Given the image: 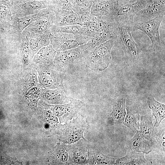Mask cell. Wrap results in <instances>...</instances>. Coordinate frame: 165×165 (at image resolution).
I'll return each mask as SVG.
<instances>
[{"label": "cell", "instance_id": "6da1fadb", "mask_svg": "<svg viewBox=\"0 0 165 165\" xmlns=\"http://www.w3.org/2000/svg\"><path fill=\"white\" fill-rule=\"evenodd\" d=\"M116 40L109 39L90 50L82 57L86 66L93 70L105 69L111 62V50Z\"/></svg>", "mask_w": 165, "mask_h": 165}, {"label": "cell", "instance_id": "7a4b0ae2", "mask_svg": "<svg viewBox=\"0 0 165 165\" xmlns=\"http://www.w3.org/2000/svg\"><path fill=\"white\" fill-rule=\"evenodd\" d=\"M50 44L56 51H62L75 48L87 43L92 37L80 34L51 33Z\"/></svg>", "mask_w": 165, "mask_h": 165}, {"label": "cell", "instance_id": "3957f363", "mask_svg": "<svg viewBox=\"0 0 165 165\" xmlns=\"http://www.w3.org/2000/svg\"><path fill=\"white\" fill-rule=\"evenodd\" d=\"M151 1V0H137L133 2L120 4L119 1L114 17V21L118 25L130 27L134 29V16Z\"/></svg>", "mask_w": 165, "mask_h": 165}, {"label": "cell", "instance_id": "277c9868", "mask_svg": "<svg viewBox=\"0 0 165 165\" xmlns=\"http://www.w3.org/2000/svg\"><path fill=\"white\" fill-rule=\"evenodd\" d=\"M164 15L162 14L148 21L134 24V29L142 31L149 37L154 52L160 51L162 49L163 43L160 39L159 29Z\"/></svg>", "mask_w": 165, "mask_h": 165}, {"label": "cell", "instance_id": "5b68a950", "mask_svg": "<svg viewBox=\"0 0 165 165\" xmlns=\"http://www.w3.org/2000/svg\"><path fill=\"white\" fill-rule=\"evenodd\" d=\"M66 69L53 64L44 65L41 67L39 82L44 87L53 89L63 87V80Z\"/></svg>", "mask_w": 165, "mask_h": 165}, {"label": "cell", "instance_id": "8992f818", "mask_svg": "<svg viewBox=\"0 0 165 165\" xmlns=\"http://www.w3.org/2000/svg\"><path fill=\"white\" fill-rule=\"evenodd\" d=\"M119 38L125 54L126 57L136 62L139 59L141 50L135 41L131 32L133 30L130 27L118 25Z\"/></svg>", "mask_w": 165, "mask_h": 165}, {"label": "cell", "instance_id": "52a82bcc", "mask_svg": "<svg viewBox=\"0 0 165 165\" xmlns=\"http://www.w3.org/2000/svg\"><path fill=\"white\" fill-rule=\"evenodd\" d=\"M47 8L58 9L56 5L49 3L37 0L23 1L11 9L12 15L18 17L37 13Z\"/></svg>", "mask_w": 165, "mask_h": 165}, {"label": "cell", "instance_id": "ba28073f", "mask_svg": "<svg viewBox=\"0 0 165 165\" xmlns=\"http://www.w3.org/2000/svg\"><path fill=\"white\" fill-rule=\"evenodd\" d=\"M90 43L81 45L72 49L62 51H57L53 64L66 69L75 60L83 57L91 49Z\"/></svg>", "mask_w": 165, "mask_h": 165}, {"label": "cell", "instance_id": "9c48e42d", "mask_svg": "<svg viewBox=\"0 0 165 165\" xmlns=\"http://www.w3.org/2000/svg\"><path fill=\"white\" fill-rule=\"evenodd\" d=\"M119 0H95L90 9V13L101 20L115 22L114 17Z\"/></svg>", "mask_w": 165, "mask_h": 165}, {"label": "cell", "instance_id": "30bf717a", "mask_svg": "<svg viewBox=\"0 0 165 165\" xmlns=\"http://www.w3.org/2000/svg\"><path fill=\"white\" fill-rule=\"evenodd\" d=\"M162 14H165V0H152L136 14L134 24L148 21Z\"/></svg>", "mask_w": 165, "mask_h": 165}, {"label": "cell", "instance_id": "8fae6325", "mask_svg": "<svg viewBox=\"0 0 165 165\" xmlns=\"http://www.w3.org/2000/svg\"><path fill=\"white\" fill-rule=\"evenodd\" d=\"M56 9L53 8H47L37 13L22 17H18L12 15L9 30L16 35L20 37L23 30L30 24L40 17L52 13Z\"/></svg>", "mask_w": 165, "mask_h": 165}, {"label": "cell", "instance_id": "7c38bea8", "mask_svg": "<svg viewBox=\"0 0 165 165\" xmlns=\"http://www.w3.org/2000/svg\"><path fill=\"white\" fill-rule=\"evenodd\" d=\"M50 21L52 25L57 26L81 25V19L75 12L60 9L50 14Z\"/></svg>", "mask_w": 165, "mask_h": 165}, {"label": "cell", "instance_id": "4fadbf2b", "mask_svg": "<svg viewBox=\"0 0 165 165\" xmlns=\"http://www.w3.org/2000/svg\"><path fill=\"white\" fill-rule=\"evenodd\" d=\"M153 144L147 140L140 130L136 131L130 140L129 146L132 151L148 154L151 152Z\"/></svg>", "mask_w": 165, "mask_h": 165}, {"label": "cell", "instance_id": "5bb4252c", "mask_svg": "<svg viewBox=\"0 0 165 165\" xmlns=\"http://www.w3.org/2000/svg\"><path fill=\"white\" fill-rule=\"evenodd\" d=\"M126 101V98L122 97L118 98L115 102L112 111L110 114L108 120L110 124L123 123L127 113Z\"/></svg>", "mask_w": 165, "mask_h": 165}, {"label": "cell", "instance_id": "9a60e30c", "mask_svg": "<svg viewBox=\"0 0 165 165\" xmlns=\"http://www.w3.org/2000/svg\"><path fill=\"white\" fill-rule=\"evenodd\" d=\"M51 13L40 17L28 25L24 30L30 33L50 34V28L52 25L50 21Z\"/></svg>", "mask_w": 165, "mask_h": 165}, {"label": "cell", "instance_id": "2e32d148", "mask_svg": "<svg viewBox=\"0 0 165 165\" xmlns=\"http://www.w3.org/2000/svg\"><path fill=\"white\" fill-rule=\"evenodd\" d=\"M49 35L30 33L29 41L30 58H32L41 48L50 44Z\"/></svg>", "mask_w": 165, "mask_h": 165}, {"label": "cell", "instance_id": "e0dca14e", "mask_svg": "<svg viewBox=\"0 0 165 165\" xmlns=\"http://www.w3.org/2000/svg\"><path fill=\"white\" fill-rule=\"evenodd\" d=\"M44 98L48 102L56 104H63L70 101L66 96L65 90L63 87L54 90H43Z\"/></svg>", "mask_w": 165, "mask_h": 165}, {"label": "cell", "instance_id": "ac0fdd59", "mask_svg": "<svg viewBox=\"0 0 165 165\" xmlns=\"http://www.w3.org/2000/svg\"><path fill=\"white\" fill-rule=\"evenodd\" d=\"M57 51L50 44L41 48L35 55L34 60L42 65H52Z\"/></svg>", "mask_w": 165, "mask_h": 165}, {"label": "cell", "instance_id": "d6986e66", "mask_svg": "<svg viewBox=\"0 0 165 165\" xmlns=\"http://www.w3.org/2000/svg\"><path fill=\"white\" fill-rule=\"evenodd\" d=\"M147 162L144 153L131 151L124 156L117 158L114 165H145Z\"/></svg>", "mask_w": 165, "mask_h": 165}, {"label": "cell", "instance_id": "ffe728a7", "mask_svg": "<svg viewBox=\"0 0 165 165\" xmlns=\"http://www.w3.org/2000/svg\"><path fill=\"white\" fill-rule=\"evenodd\" d=\"M147 101L148 105L152 111V116L155 118L154 127H157L165 118V105L157 101L153 97H148Z\"/></svg>", "mask_w": 165, "mask_h": 165}, {"label": "cell", "instance_id": "44dd1931", "mask_svg": "<svg viewBox=\"0 0 165 165\" xmlns=\"http://www.w3.org/2000/svg\"><path fill=\"white\" fill-rule=\"evenodd\" d=\"M153 116L149 115L140 117V130L145 137L154 144V126Z\"/></svg>", "mask_w": 165, "mask_h": 165}, {"label": "cell", "instance_id": "7402d4cb", "mask_svg": "<svg viewBox=\"0 0 165 165\" xmlns=\"http://www.w3.org/2000/svg\"><path fill=\"white\" fill-rule=\"evenodd\" d=\"M30 34V32L24 30L20 35L21 42L20 50L21 59L23 65H25V66L28 64L30 58L29 45Z\"/></svg>", "mask_w": 165, "mask_h": 165}, {"label": "cell", "instance_id": "603a6c76", "mask_svg": "<svg viewBox=\"0 0 165 165\" xmlns=\"http://www.w3.org/2000/svg\"><path fill=\"white\" fill-rule=\"evenodd\" d=\"M127 113L123 124L128 127L134 133L140 130L139 114L126 107Z\"/></svg>", "mask_w": 165, "mask_h": 165}, {"label": "cell", "instance_id": "cb8c5ba5", "mask_svg": "<svg viewBox=\"0 0 165 165\" xmlns=\"http://www.w3.org/2000/svg\"><path fill=\"white\" fill-rule=\"evenodd\" d=\"M93 1L90 0H70L72 9L79 16L90 12Z\"/></svg>", "mask_w": 165, "mask_h": 165}, {"label": "cell", "instance_id": "d4e9b609", "mask_svg": "<svg viewBox=\"0 0 165 165\" xmlns=\"http://www.w3.org/2000/svg\"><path fill=\"white\" fill-rule=\"evenodd\" d=\"M51 33H66L85 35L84 25H72L64 26L52 25L50 29Z\"/></svg>", "mask_w": 165, "mask_h": 165}, {"label": "cell", "instance_id": "484cf974", "mask_svg": "<svg viewBox=\"0 0 165 165\" xmlns=\"http://www.w3.org/2000/svg\"><path fill=\"white\" fill-rule=\"evenodd\" d=\"M93 159L94 164L98 165H114L117 159L106 156L99 152L94 153Z\"/></svg>", "mask_w": 165, "mask_h": 165}, {"label": "cell", "instance_id": "4316f807", "mask_svg": "<svg viewBox=\"0 0 165 165\" xmlns=\"http://www.w3.org/2000/svg\"><path fill=\"white\" fill-rule=\"evenodd\" d=\"M154 138L155 139L153 140V141L154 140H155L159 148L162 151L164 152L165 149V129L159 131L156 135H154Z\"/></svg>", "mask_w": 165, "mask_h": 165}, {"label": "cell", "instance_id": "83f0119b", "mask_svg": "<svg viewBox=\"0 0 165 165\" xmlns=\"http://www.w3.org/2000/svg\"><path fill=\"white\" fill-rule=\"evenodd\" d=\"M74 159L76 163H81L85 161L86 158L82 153L79 151H76L74 154Z\"/></svg>", "mask_w": 165, "mask_h": 165}, {"label": "cell", "instance_id": "f1b7e54d", "mask_svg": "<svg viewBox=\"0 0 165 165\" xmlns=\"http://www.w3.org/2000/svg\"><path fill=\"white\" fill-rule=\"evenodd\" d=\"M91 0V1H94L95 0Z\"/></svg>", "mask_w": 165, "mask_h": 165}]
</instances>
